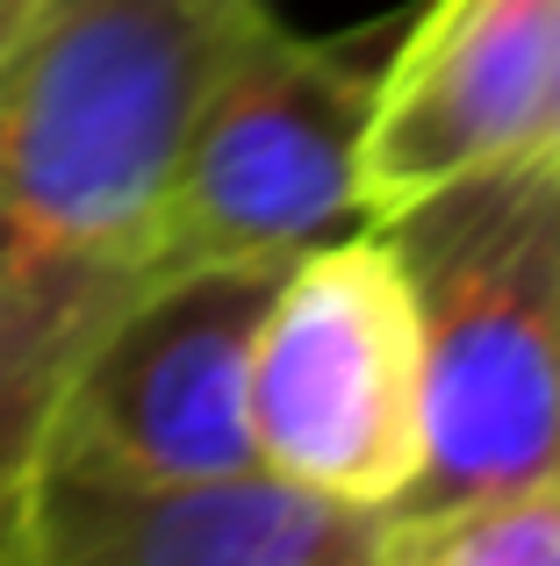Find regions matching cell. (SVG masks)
I'll return each mask as SVG.
<instances>
[{"label":"cell","mask_w":560,"mask_h":566,"mask_svg":"<svg viewBox=\"0 0 560 566\" xmlns=\"http://www.w3.org/2000/svg\"><path fill=\"white\" fill-rule=\"evenodd\" d=\"M267 0H29L0 36V452L123 308L180 144ZM29 488V481H22Z\"/></svg>","instance_id":"obj_1"},{"label":"cell","mask_w":560,"mask_h":566,"mask_svg":"<svg viewBox=\"0 0 560 566\" xmlns=\"http://www.w3.org/2000/svg\"><path fill=\"white\" fill-rule=\"evenodd\" d=\"M424 337V467L395 510L560 473V180L532 158L381 222Z\"/></svg>","instance_id":"obj_2"},{"label":"cell","mask_w":560,"mask_h":566,"mask_svg":"<svg viewBox=\"0 0 560 566\" xmlns=\"http://www.w3.org/2000/svg\"><path fill=\"white\" fill-rule=\"evenodd\" d=\"M374 65L273 14L230 51L180 144L123 308L152 287L238 265H288L294 251L360 222V129ZM115 308V316H123Z\"/></svg>","instance_id":"obj_3"},{"label":"cell","mask_w":560,"mask_h":566,"mask_svg":"<svg viewBox=\"0 0 560 566\" xmlns=\"http://www.w3.org/2000/svg\"><path fill=\"white\" fill-rule=\"evenodd\" d=\"M252 452L323 502L388 516L424 467V337L395 244L366 222L294 251L252 331Z\"/></svg>","instance_id":"obj_4"},{"label":"cell","mask_w":560,"mask_h":566,"mask_svg":"<svg viewBox=\"0 0 560 566\" xmlns=\"http://www.w3.org/2000/svg\"><path fill=\"white\" fill-rule=\"evenodd\" d=\"M280 265L195 273L108 316L51 380L22 452L43 488H180L259 467L252 452V331Z\"/></svg>","instance_id":"obj_5"},{"label":"cell","mask_w":560,"mask_h":566,"mask_svg":"<svg viewBox=\"0 0 560 566\" xmlns=\"http://www.w3.org/2000/svg\"><path fill=\"white\" fill-rule=\"evenodd\" d=\"M560 43V0H432L374 72L360 129V222L525 158Z\"/></svg>","instance_id":"obj_6"},{"label":"cell","mask_w":560,"mask_h":566,"mask_svg":"<svg viewBox=\"0 0 560 566\" xmlns=\"http://www.w3.org/2000/svg\"><path fill=\"white\" fill-rule=\"evenodd\" d=\"M381 516L267 467L180 488H43L14 566H374Z\"/></svg>","instance_id":"obj_7"},{"label":"cell","mask_w":560,"mask_h":566,"mask_svg":"<svg viewBox=\"0 0 560 566\" xmlns=\"http://www.w3.org/2000/svg\"><path fill=\"white\" fill-rule=\"evenodd\" d=\"M374 566H560V473L432 510H388Z\"/></svg>","instance_id":"obj_8"},{"label":"cell","mask_w":560,"mask_h":566,"mask_svg":"<svg viewBox=\"0 0 560 566\" xmlns=\"http://www.w3.org/2000/svg\"><path fill=\"white\" fill-rule=\"evenodd\" d=\"M22 531H29V488L14 473V459L0 452V566L22 559Z\"/></svg>","instance_id":"obj_9"},{"label":"cell","mask_w":560,"mask_h":566,"mask_svg":"<svg viewBox=\"0 0 560 566\" xmlns=\"http://www.w3.org/2000/svg\"><path fill=\"white\" fill-rule=\"evenodd\" d=\"M525 158H532V166H547L553 180H560V43H553L547 101H539V129H532V144H525Z\"/></svg>","instance_id":"obj_10"},{"label":"cell","mask_w":560,"mask_h":566,"mask_svg":"<svg viewBox=\"0 0 560 566\" xmlns=\"http://www.w3.org/2000/svg\"><path fill=\"white\" fill-rule=\"evenodd\" d=\"M22 8H29V0H0V36H8V22H14Z\"/></svg>","instance_id":"obj_11"}]
</instances>
